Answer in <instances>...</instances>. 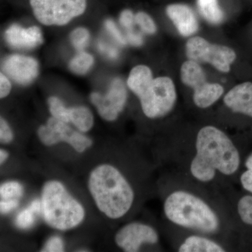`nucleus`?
<instances>
[{"instance_id": "33", "label": "nucleus", "mask_w": 252, "mask_h": 252, "mask_svg": "<svg viewBox=\"0 0 252 252\" xmlns=\"http://www.w3.org/2000/svg\"><path fill=\"white\" fill-rule=\"evenodd\" d=\"M127 41H128L132 46H140L143 44V39L140 34L129 32L127 36Z\"/></svg>"}, {"instance_id": "18", "label": "nucleus", "mask_w": 252, "mask_h": 252, "mask_svg": "<svg viewBox=\"0 0 252 252\" xmlns=\"http://www.w3.org/2000/svg\"><path fill=\"white\" fill-rule=\"evenodd\" d=\"M197 9L202 17L210 24L219 25L225 18L220 0H195Z\"/></svg>"}, {"instance_id": "32", "label": "nucleus", "mask_w": 252, "mask_h": 252, "mask_svg": "<svg viewBox=\"0 0 252 252\" xmlns=\"http://www.w3.org/2000/svg\"><path fill=\"white\" fill-rule=\"evenodd\" d=\"M99 51L103 54L107 55L109 59H115L119 56V52L115 48L112 46L107 45L103 42H99L98 44Z\"/></svg>"}, {"instance_id": "26", "label": "nucleus", "mask_w": 252, "mask_h": 252, "mask_svg": "<svg viewBox=\"0 0 252 252\" xmlns=\"http://www.w3.org/2000/svg\"><path fill=\"white\" fill-rule=\"evenodd\" d=\"M64 251V243L59 236L51 237L46 242L41 252H61Z\"/></svg>"}, {"instance_id": "29", "label": "nucleus", "mask_w": 252, "mask_h": 252, "mask_svg": "<svg viewBox=\"0 0 252 252\" xmlns=\"http://www.w3.org/2000/svg\"><path fill=\"white\" fill-rule=\"evenodd\" d=\"M121 24L123 27L130 30L135 23V15L130 9H125L121 13L119 18Z\"/></svg>"}, {"instance_id": "23", "label": "nucleus", "mask_w": 252, "mask_h": 252, "mask_svg": "<svg viewBox=\"0 0 252 252\" xmlns=\"http://www.w3.org/2000/svg\"><path fill=\"white\" fill-rule=\"evenodd\" d=\"M245 170L238 175V181L244 190L252 195V152L244 162Z\"/></svg>"}, {"instance_id": "34", "label": "nucleus", "mask_w": 252, "mask_h": 252, "mask_svg": "<svg viewBox=\"0 0 252 252\" xmlns=\"http://www.w3.org/2000/svg\"><path fill=\"white\" fill-rule=\"evenodd\" d=\"M8 157H9V154L7 152H6L4 149L0 150V162H1V164H2L6 160Z\"/></svg>"}, {"instance_id": "11", "label": "nucleus", "mask_w": 252, "mask_h": 252, "mask_svg": "<svg viewBox=\"0 0 252 252\" xmlns=\"http://www.w3.org/2000/svg\"><path fill=\"white\" fill-rule=\"evenodd\" d=\"M171 245L178 252H226L228 245L207 235L171 227Z\"/></svg>"}, {"instance_id": "4", "label": "nucleus", "mask_w": 252, "mask_h": 252, "mask_svg": "<svg viewBox=\"0 0 252 252\" xmlns=\"http://www.w3.org/2000/svg\"><path fill=\"white\" fill-rule=\"evenodd\" d=\"M127 86L140 99L142 112L149 119H163L173 112L177 92L171 78L154 79L148 66L139 64L131 69Z\"/></svg>"}, {"instance_id": "6", "label": "nucleus", "mask_w": 252, "mask_h": 252, "mask_svg": "<svg viewBox=\"0 0 252 252\" xmlns=\"http://www.w3.org/2000/svg\"><path fill=\"white\" fill-rule=\"evenodd\" d=\"M182 82L193 90V102L197 108L212 107L224 94V88L218 83L207 81L203 68L195 61H186L180 69Z\"/></svg>"}, {"instance_id": "15", "label": "nucleus", "mask_w": 252, "mask_h": 252, "mask_svg": "<svg viewBox=\"0 0 252 252\" xmlns=\"http://www.w3.org/2000/svg\"><path fill=\"white\" fill-rule=\"evenodd\" d=\"M223 103L234 114L252 118V82L235 86L223 96Z\"/></svg>"}, {"instance_id": "30", "label": "nucleus", "mask_w": 252, "mask_h": 252, "mask_svg": "<svg viewBox=\"0 0 252 252\" xmlns=\"http://www.w3.org/2000/svg\"><path fill=\"white\" fill-rule=\"evenodd\" d=\"M11 90V82L3 73L0 74V97L4 98L10 94Z\"/></svg>"}, {"instance_id": "12", "label": "nucleus", "mask_w": 252, "mask_h": 252, "mask_svg": "<svg viewBox=\"0 0 252 252\" xmlns=\"http://www.w3.org/2000/svg\"><path fill=\"white\" fill-rule=\"evenodd\" d=\"M115 242L124 252H137L142 245L159 243L160 235L152 225L142 222H131L117 232Z\"/></svg>"}, {"instance_id": "8", "label": "nucleus", "mask_w": 252, "mask_h": 252, "mask_svg": "<svg viewBox=\"0 0 252 252\" xmlns=\"http://www.w3.org/2000/svg\"><path fill=\"white\" fill-rule=\"evenodd\" d=\"M186 55L190 61L208 63L220 72H230L237 59L235 51L228 46L212 44L201 36L190 38L186 44Z\"/></svg>"}, {"instance_id": "10", "label": "nucleus", "mask_w": 252, "mask_h": 252, "mask_svg": "<svg viewBox=\"0 0 252 252\" xmlns=\"http://www.w3.org/2000/svg\"><path fill=\"white\" fill-rule=\"evenodd\" d=\"M127 92L122 79L117 78L111 83L105 94L94 92L91 94V100L95 106L99 115L108 122L115 121L125 108Z\"/></svg>"}, {"instance_id": "9", "label": "nucleus", "mask_w": 252, "mask_h": 252, "mask_svg": "<svg viewBox=\"0 0 252 252\" xmlns=\"http://www.w3.org/2000/svg\"><path fill=\"white\" fill-rule=\"evenodd\" d=\"M37 134L39 140L46 146L64 142L72 146L79 153L84 152L93 144L89 137L74 130L67 123L53 117L49 118L46 125L39 127Z\"/></svg>"}, {"instance_id": "22", "label": "nucleus", "mask_w": 252, "mask_h": 252, "mask_svg": "<svg viewBox=\"0 0 252 252\" xmlns=\"http://www.w3.org/2000/svg\"><path fill=\"white\" fill-rule=\"evenodd\" d=\"M23 194V187L17 182H8L0 187L1 200H18Z\"/></svg>"}, {"instance_id": "3", "label": "nucleus", "mask_w": 252, "mask_h": 252, "mask_svg": "<svg viewBox=\"0 0 252 252\" xmlns=\"http://www.w3.org/2000/svg\"><path fill=\"white\" fill-rule=\"evenodd\" d=\"M89 189L97 208L113 220L126 216L135 204L132 184L111 165H99L91 172Z\"/></svg>"}, {"instance_id": "1", "label": "nucleus", "mask_w": 252, "mask_h": 252, "mask_svg": "<svg viewBox=\"0 0 252 252\" xmlns=\"http://www.w3.org/2000/svg\"><path fill=\"white\" fill-rule=\"evenodd\" d=\"M164 161L170 172L210 190L223 192L238 179L241 154L226 131L205 124L164 142Z\"/></svg>"}, {"instance_id": "19", "label": "nucleus", "mask_w": 252, "mask_h": 252, "mask_svg": "<svg viewBox=\"0 0 252 252\" xmlns=\"http://www.w3.org/2000/svg\"><path fill=\"white\" fill-rule=\"evenodd\" d=\"M225 196L229 204L233 216L238 217L240 221L243 224L252 227V194H245L239 197L234 201L226 195H225Z\"/></svg>"}, {"instance_id": "25", "label": "nucleus", "mask_w": 252, "mask_h": 252, "mask_svg": "<svg viewBox=\"0 0 252 252\" xmlns=\"http://www.w3.org/2000/svg\"><path fill=\"white\" fill-rule=\"evenodd\" d=\"M135 22L147 34H154L157 32V25L153 18L144 11H139L135 15Z\"/></svg>"}, {"instance_id": "31", "label": "nucleus", "mask_w": 252, "mask_h": 252, "mask_svg": "<svg viewBox=\"0 0 252 252\" xmlns=\"http://www.w3.org/2000/svg\"><path fill=\"white\" fill-rule=\"evenodd\" d=\"M18 206V200H1L0 211L1 214H7Z\"/></svg>"}, {"instance_id": "24", "label": "nucleus", "mask_w": 252, "mask_h": 252, "mask_svg": "<svg viewBox=\"0 0 252 252\" xmlns=\"http://www.w3.org/2000/svg\"><path fill=\"white\" fill-rule=\"evenodd\" d=\"M90 39V33L84 28L74 30L70 34V41L74 49L81 52L88 46Z\"/></svg>"}, {"instance_id": "21", "label": "nucleus", "mask_w": 252, "mask_h": 252, "mask_svg": "<svg viewBox=\"0 0 252 252\" xmlns=\"http://www.w3.org/2000/svg\"><path fill=\"white\" fill-rule=\"evenodd\" d=\"M94 58L89 53L81 51L69 63V69L77 74H84L94 65Z\"/></svg>"}, {"instance_id": "13", "label": "nucleus", "mask_w": 252, "mask_h": 252, "mask_svg": "<svg viewBox=\"0 0 252 252\" xmlns=\"http://www.w3.org/2000/svg\"><path fill=\"white\" fill-rule=\"evenodd\" d=\"M3 70L18 84L28 85L36 79L39 64L35 59L22 55H12L4 60Z\"/></svg>"}, {"instance_id": "17", "label": "nucleus", "mask_w": 252, "mask_h": 252, "mask_svg": "<svg viewBox=\"0 0 252 252\" xmlns=\"http://www.w3.org/2000/svg\"><path fill=\"white\" fill-rule=\"evenodd\" d=\"M61 121L72 123L81 132H88L94 126V116L90 109L84 106L65 107Z\"/></svg>"}, {"instance_id": "5", "label": "nucleus", "mask_w": 252, "mask_h": 252, "mask_svg": "<svg viewBox=\"0 0 252 252\" xmlns=\"http://www.w3.org/2000/svg\"><path fill=\"white\" fill-rule=\"evenodd\" d=\"M41 215L52 228L71 229L80 224L85 217L84 207L58 181L46 182L41 193Z\"/></svg>"}, {"instance_id": "20", "label": "nucleus", "mask_w": 252, "mask_h": 252, "mask_svg": "<svg viewBox=\"0 0 252 252\" xmlns=\"http://www.w3.org/2000/svg\"><path fill=\"white\" fill-rule=\"evenodd\" d=\"M40 214H41V200H33L27 208L18 214L15 220V223L18 228L27 229L34 224L36 220V215H39Z\"/></svg>"}, {"instance_id": "7", "label": "nucleus", "mask_w": 252, "mask_h": 252, "mask_svg": "<svg viewBox=\"0 0 252 252\" xmlns=\"http://www.w3.org/2000/svg\"><path fill=\"white\" fill-rule=\"evenodd\" d=\"M36 19L44 26H65L86 11V0H30Z\"/></svg>"}, {"instance_id": "16", "label": "nucleus", "mask_w": 252, "mask_h": 252, "mask_svg": "<svg viewBox=\"0 0 252 252\" xmlns=\"http://www.w3.org/2000/svg\"><path fill=\"white\" fill-rule=\"evenodd\" d=\"M5 39L10 46L16 49H32L43 43L42 33L36 26L24 28L12 25L5 32Z\"/></svg>"}, {"instance_id": "28", "label": "nucleus", "mask_w": 252, "mask_h": 252, "mask_svg": "<svg viewBox=\"0 0 252 252\" xmlns=\"http://www.w3.org/2000/svg\"><path fill=\"white\" fill-rule=\"evenodd\" d=\"M104 25H105V27L107 28V31L112 34L113 36H114L120 44H123V45H126L127 41H126L125 37L122 35V33H121L119 30L118 29L117 26H116L115 23H114L112 20H107Z\"/></svg>"}, {"instance_id": "14", "label": "nucleus", "mask_w": 252, "mask_h": 252, "mask_svg": "<svg viewBox=\"0 0 252 252\" xmlns=\"http://www.w3.org/2000/svg\"><path fill=\"white\" fill-rule=\"evenodd\" d=\"M165 14L175 25L181 35H193L198 31V20L193 8L185 3L175 2L167 5Z\"/></svg>"}, {"instance_id": "2", "label": "nucleus", "mask_w": 252, "mask_h": 252, "mask_svg": "<svg viewBox=\"0 0 252 252\" xmlns=\"http://www.w3.org/2000/svg\"><path fill=\"white\" fill-rule=\"evenodd\" d=\"M165 178L162 211L170 227L207 235L231 249L236 226L224 194L171 172Z\"/></svg>"}, {"instance_id": "27", "label": "nucleus", "mask_w": 252, "mask_h": 252, "mask_svg": "<svg viewBox=\"0 0 252 252\" xmlns=\"http://www.w3.org/2000/svg\"><path fill=\"white\" fill-rule=\"evenodd\" d=\"M14 139V134L7 122L1 117L0 119V140L1 143H10Z\"/></svg>"}]
</instances>
